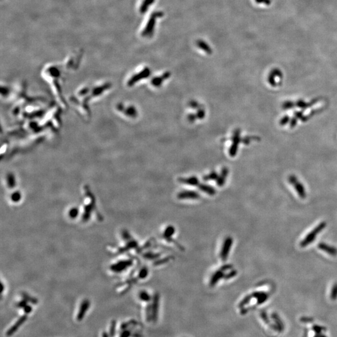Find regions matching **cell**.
<instances>
[{"label":"cell","mask_w":337,"mask_h":337,"mask_svg":"<svg viewBox=\"0 0 337 337\" xmlns=\"http://www.w3.org/2000/svg\"><path fill=\"white\" fill-rule=\"evenodd\" d=\"M147 306L144 308V319L148 324H156L159 318V299L157 295L144 301Z\"/></svg>","instance_id":"cell-1"},{"label":"cell","mask_w":337,"mask_h":337,"mask_svg":"<svg viewBox=\"0 0 337 337\" xmlns=\"http://www.w3.org/2000/svg\"><path fill=\"white\" fill-rule=\"evenodd\" d=\"M121 330L122 331L119 337H144L142 328L135 320H131L123 323Z\"/></svg>","instance_id":"cell-2"},{"label":"cell","mask_w":337,"mask_h":337,"mask_svg":"<svg viewBox=\"0 0 337 337\" xmlns=\"http://www.w3.org/2000/svg\"><path fill=\"white\" fill-rule=\"evenodd\" d=\"M26 319H27V316L26 315H23V316H21L17 321V322L7 331V335L8 336H10L13 335L18 330V329L22 325V324L25 321H26Z\"/></svg>","instance_id":"cell-3"},{"label":"cell","mask_w":337,"mask_h":337,"mask_svg":"<svg viewBox=\"0 0 337 337\" xmlns=\"http://www.w3.org/2000/svg\"><path fill=\"white\" fill-rule=\"evenodd\" d=\"M89 307V300H84L81 305V306L79 308V311L78 313V315H77V320L78 321H81L83 320V318H84L86 311H88V308Z\"/></svg>","instance_id":"cell-4"},{"label":"cell","mask_w":337,"mask_h":337,"mask_svg":"<svg viewBox=\"0 0 337 337\" xmlns=\"http://www.w3.org/2000/svg\"><path fill=\"white\" fill-rule=\"evenodd\" d=\"M231 244H232V239L230 238L226 239V241L224 244V247L222 248V250L221 252V257L223 259V260H224V259L227 258L228 255V253L229 252V249H230Z\"/></svg>","instance_id":"cell-5"},{"label":"cell","mask_w":337,"mask_h":337,"mask_svg":"<svg viewBox=\"0 0 337 337\" xmlns=\"http://www.w3.org/2000/svg\"><path fill=\"white\" fill-rule=\"evenodd\" d=\"M323 226H321V225H320V227H317V229H316V230H313V232H311V233L310 234V235L309 234V235L306 237V239H305V240H304V242H303L302 243V245H303V246H305V245H306V244H307L308 243H309V242L310 243V242H311V241L313 240V238L316 237V234H317L318 232H320V231L321 230V227H323Z\"/></svg>","instance_id":"cell-6"},{"label":"cell","mask_w":337,"mask_h":337,"mask_svg":"<svg viewBox=\"0 0 337 337\" xmlns=\"http://www.w3.org/2000/svg\"><path fill=\"white\" fill-rule=\"evenodd\" d=\"M319 247H320V249H323V250H325V252L333 255H335L336 254H337V250L331 247H330V246H328V245H326V244H320V245H319Z\"/></svg>","instance_id":"cell-7"},{"label":"cell","mask_w":337,"mask_h":337,"mask_svg":"<svg viewBox=\"0 0 337 337\" xmlns=\"http://www.w3.org/2000/svg\"><path fill=\"white\" fill-rule=\"evenodd\" d=\"M116 329V321H112L111 324V327L109 328V334L111 336H113L115 333Z\"/></svg>","instance_id":"cell-8"},{"label":"cell","mask_w":337,"mask_h":337,"mask_svg":"<svg viewBox=\"0 0 337 337\" xmlns=\"http://www.w3.org/2000/svg\"><path fill=\"white\" fill-rule=\"evenodd\" d=\"M78 209H76V208H74V209H71V210L69 211V216H70L71 217H72V218L76 217L78 216Z\"/></svg>","instance_id":"cell-9"},{"label":"cell","mask_w":337,"mask_h":337,"mask_svg":"<svg viewBox=\"0 0 337 337\" xmlns=\"http://www.w3.org/2000/svg\"><path fill=\"white\" fill-rule=\"evenodd\" d=\"M256 2L260 4H265L266 5H269L271 4V0H255Z\"/></svg>","instance_id":"cell-10"},{"label":"cell","mask_w":337,"mask_h":337,"mask_svg":"<svg viewBox=\"0 0 337 337\" xmlns=\"http://www.w3.org/2000/svg\"><path fill=\"white\" fill-rule=\"evenodd\" d=\"M24 309H25V311L26 312V313H30V312L31 311V310H32V308H31V306H28V305H26V306L24 308Z\"/></svg>","instance_id":"cell-11"},{"label":"cell","mask_w":337,"mask_h":337,"mask_svg":"<svg viewBox=\"0 0 337 337\" xmlns=\"http://www.w3.org/2000/svg\"><path fill=\"white\" fill-rule=\"evenodd\" d=\"M102 337H108L106 333H102Z\"/></svg>","instance_id":"cell-12"},{"label":"cell","mask_w":337,"mask_h":337,"mask_svg":"<svg viewBox=\"0 0 337 337\" xmlns=\"http://www.w3.org/2000/svg\"><path fill=\"white\" fill-rule=\"evenodd\" d=\"M182 337H189V336H182Z\"/></svg>","instance_id":"cell-13"}]
</instances>
